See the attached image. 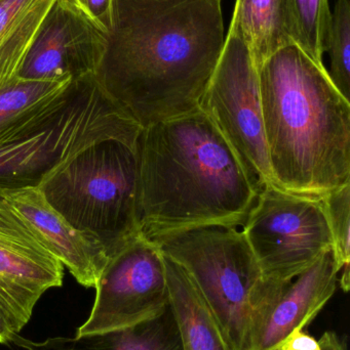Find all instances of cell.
Wrapping results in <instances>:
<instances>
[{"label": "cell", "instance_id": "8992f818", "mask_svg": "<svg viewBox=\"0 0 350 350\" xmlns=\"http://www.w3.org/2000/svg\"><path fill=\"white\" fill-rule=\"evenodd\" d=\"M148 239L187 273L242 350L253 314L279 284L265 279L242 230L211 224Z\"/></svg>", "mask_w": 350, "mask_h": 350}, {"label": "cell", "instance_id": "d4e9b609", "mask_svg": "<svg viewBox=\"0 0 350 350\" xmlns=\"http://www.w3.org/2000/svg\"><path fill=\"white\" fill-rule=\"evenodd\" d=\"M318 343L322 350H347V345L335 332L324 333Z\"/></svg>", "mask_w": 350, "mask_h": 350}, {"label": "cell", "instance_id": "2e32d148", "mask_svg": "<svg viewBox=\"0 0 350 350\" xmlns=\"http://www.w3.org/2000/svg\"><path fill=\"white\" fill-rule=\"evenodd\" d=\"M228 31L246 43L259 67L275 51L294 44L291 0H236Z\"/></svg>", "mask_w": 350, "mask_h": 350}, {"label": "cell", "instance_id": "6da1fadb", "mask_svg": "<svg viewBox=\"0 0 350 350\" xmlns=\"http://www.w3.org/2000/svg\"><path fill=\"white\" fill-rule=\"evenodd\" d=\"M224 42L221 0H116L96 79L145 129L201 110Z\"/></svg>", "mask_w": 350, "mask_h": 350}, {"label": "cell", "instance_id": "7c38bea8", "mask_svg": "<svg viewBox=\"0 0 350 350\" xmlns=\"http://www.w3.org/2000/svg\"><path fill=\"white\" fill-rule=\"evenodd\" d=\"M339 273L334 251L330 250L293 281L279 284L253 314L242 350H279L334 295Z\"/></svg>", "mask_w": 350, "mask_h": 350}, {"label": "cell", "instance_id": "ac0fdd59", "mask_svg": "<svg viewBox=\"0 0 350 350\" xmlns=\"http://www.w3.org/2000/svg\"><path fill=\"white\" fill-rule=\"evenodd\" d=\"M73 80L16 77L0 88V141L61 96Z\"/></svg>", "mask_w": 350, "mask_h": 350}, {"label": "cell", "instance_id": "7402d4cb", "mask_svg": "<svg viewBox=\"0 0 350 350\" xmlns=\"http://www.w3.org/2000/svg\"><path fill=\"white\" fill-rule=\"evenodd\" d=\"M99 29L110 34L114 27L116 0H69Z\"/></svg>", "mask_w": 350, "mask_h": 350}, {"label": "cell", "instance_id": "30bf717a", "mask_svg": "<svg viewBox=\"0 0 350 350\" xmlns=\"http://www.w3.org/2000/svg\"><path fill=\"white\" fill-rule=\"evenodd\" d=\"M64 265L0 189V296L23 327L41 296L61 287Z\"/></svg>", "mask_w": 350, "mask_h": 350}, {"label": "cell", "instance_id": "52a82bcc", "mask_svg": "<svg viewBox=\"0 0 350 350\" xmlns=\"http://www.w3.org/2000/svg\"><path fill=\"white\" fill-rule=\"evenodd\" d=\"M242 228L268 281H293L334 246L322 198L273 183L261 189Z\"/></svg>", "mask_w": 350, "mask_h": 350}, {"label": "cell", "instance_id": "e0dca14e", "mask_svg": "<svg viewBox=\"0 0 350 350\" xmlns=\"http://www.w3.org/2000/svg\"><path fill=\"white\" fill-rule=\"evenodd\" d=\"M58 0H0V88L16 79Z\"/></svg>", "mask_w": 350, "mask_h": 350}, {"label": "cell", "instance_id": "ba28073f", "mask_svg": "<svg viewBox=\"0 0 350 350\" xmlns=\"http://www.w3.org/2000/svg\"><path fill=\"white\" fill-rule=\"evenodd\" d=\"M201 110L258 187L275 185L265 142L258 66L246 43L229 31Z\"/></svg>", "mask_w": 350, "mask_h": 350}, {"label": "cell", "instance_id": "ffe728a7", "mask_svg": "<svg viewBox=\"0 0 350 350\" xmlns=\"http://www.w3.org/2000/svg\"><path fill=\"white\" fill-rule=\"evenodd\" d=\"M326 53L330 57L329 77L338 92L349 100L350 96V4L349 0H336L332 12Z\"/></svg>", "mask_w": 350, "mask_h": 350}, {"label": "cell", "instance_id": "d6986e66", "mask_svg": "<svg viewBox=\"0 0 350 350\" xmlns=\"http://www.w3.org/2000/svg\"><path fill=\"white\" fill-rule=\"evenodd\" d=\"M331 18L329 0H291L294 44L322 67Z\"/></svg>", "mask_w": 350, "mask_h": 350}, {"label": "cell", "instance_id": "5b68a950", "mask_svg": "<svg viewBox=\"0 0 350 350\" xmlns=\"http://www.w3.org/2000/svg\"><path fill=\"white\" fill-rule=\"evenodd\" d=\"M139 137L99 142L37 187L72 226L100 241L108 258L142 234Z\"/></svg>", "mask_w": 350, "mask_h": 350}, {"label": "cell", "instance_id": "cb8c5ba5", "mask_svg": "<svg viewBox=\"0 0 350 350\" xmlns=\"http://www.w3.org/2000/svg\"><path fill=\"white\" fill-rule=\"evenodd\" d=\"M279 350H322L320 343L303 330L294 331Z\"/></svg>", "mask_w": 350, "mask_h": 350}, {"label": "cell", "instance_id": "44dd1931", "mask_svg": "<svg viewBox=\"0 0 350 350\" xmlns=\"http://www.w3.org/2000/svg\"><path fill=\"white\" fill-rule=\"evenodd\" d=\"M333 240V251L340 271V287L349 290L350 183L322 198Z\"/></svg>", "mask_w": 350, "mask_h": 350}, {"label": "cell", "instance_id": "5bb4252c", "mask_svg": "<svg viewBox=\"0 0 350 350\" xmlns=\"http://www.w3.org/2000/svg\"><path fill=\"white\" fill-rule=\"evenodd\" d=\"M12 343L24 350H184L172 306L155 318L109 332L51 337L34 342L14 335Z\"/></svg>", "mask_w": 350, "mask_h": 350}, {"label": "cell", "instance_id": "277c9868", "mask_svg": "<svg viewBox=\"0 0 350 350\" xmlns=\"http://www.w3.org/2000/svg\"><path fill=\"white\" fill-rule=\"evenodd\" d=\"M142 127L105 94L96 76L69 88L0 141V187H38L86 148L111 139H137Z\"/></svg>", "mask_w": 350, "mask_h": 350}, {"label": "cell", "instance_id": "4fadbf2b", "mask_svg": "<svg viewBox=\"0 0 350 350\" xmlns=\"http://www.w3.org/2000/svg\"><path fill=\"white\" fill-rule=\"evenodd\" d=\"M3 189L49 252L69 269L80 285L95 288L108 261L100 241L72 226L47 201L39 187Z\"/></svg>", "mask_w": 350, "mask_h": 350}, {"label": "cell", "instance_id": "7a4b0ae2", "mask_svg": "<svg viewBox=\"0 0 350 350\" xmlns=\"http://www.w3.org/2000/svg\"><path fill=\"white\" fill-rule=\"evenodd\" d=\"M138 150L146 238L211 224L244 226L261 189L203 111L142 129Z\"/></svg>", "mask_w": 350, "mask_h": 350}, {"label": "cell", "instance_id": "3957f363", "mask_svg": "<svg viewBox=\"0 0 350 350\" xmlns=\"http://www.w3.org/2000/svg\"><path fill=\"white\" fill-rule=\"evenodd\" d=\"M273 183L323 198L350 183V103L326 67L290 44L258 67Z\"/></svg>", "mask_w": 350, "mask_h": 350}, {"label": "cell", "instance_id": "603a6c76", "mask_svg": "<svg viewBox=\"0 0 350 350\" xmlns=\"http://www.w3.org/2000/svg\"><path fill=\"white\" fill-rule=\"evenodd\" d=\"M23 326L8 302L0 296V343L12 342L14 335L18 334Z\"/></svg>", "mask_w": 350, "mask_h": 350}, {"label": "cell", "instance_id": "8fae6325", "mask_svg": "<svg viewBox=\"0 0 350 350\" xmlns=\"http://www.w3.org/2000/svg\"><path fill=\"white\" fill-rule=\"evenodd\" d=\"M108 35L69 0H58L47 14L18 77L79 80L96 76Z\"/></svg>", "mask_w": 350, "mask_h": 350}, {"label": "cell", "instance_id": "9a60e30c", "mask_svg": "<svg viewBox=\"0 0 350 350\" xmlns=\"http://www.w3.org/2000/svg\"><path fill=\"white\" fill-rule=\"evenodd\" d=\"M164 255V254H162ZM170 304L184 350H238L187 273L164 256Z\"/></svg>", "mask_w": 350, "mask_h": 350}, {"label": "cell", "instance_id": "9c48e42d", "mask_svg": "<svg viewBox=\"0 0 350 350\" xmlns=\"http://www.w3.org/2000/svg\"><path fill=\"white\" fill-rule=\"evenodd\" d=\"M95 288L92 312L76 336L127 328L170 306L164 255L143 234L109 256Z\"/></svg>", "mask_w": 350, "mask_h": 350}]
</instances>
